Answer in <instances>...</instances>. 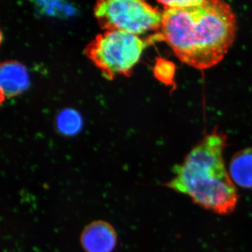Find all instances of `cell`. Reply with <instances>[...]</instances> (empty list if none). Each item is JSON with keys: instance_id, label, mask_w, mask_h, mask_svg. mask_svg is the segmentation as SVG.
I'll return each instance as SVG.
<instances>
[{"instance_id": "5", "label": "cell", "mask_w": 252, "mask_h": 252, "mask_svg": "<svg viewBox=\"0 0 252 252\" xmlns=\"http://www.w3.org/2000/svg\"><path fill=\"white\" fill-rule=\"evenodd\" d=\"M117 233L108 223L97 220L88 225L81 237L86 252H111L117 244Z\"/></svg>"}, {"instance_id": "7", "label": "cell", "mask_w": 252, "mask_h": 252, "mask_svg": "<svg viewBox=\"0 0 252 252\" xmlns=\"http://www.w3.org/2000/svg\"><path fill=\"white\" fill-rule=\"evenodd\" d=\"M228 173L234 185L252 189V147L243 149L233 156Z\"/></svg>"}, {"instance_id": "3", "label": "cell", "mask_w": 252, "mask_h": 252, "mask_svg": "<svg viewBox=\"0 0 252 252\" xmlns=\"http://www.w3.org/2000/svg\"><path fill=\"white\" fill-rule=\"evenodd\" d=\"M146 45L139 36L109 30L95 38L87 53L106 76L112 77L130 73L140 61Z\"/></svg>"}, {"instance_id": "4", "label": "cell", "mask_w": 252, "mask_h": 252, "mask_svg": "<svg viewBox=\"0 0 252 252\" xmlns=\"http://www.w3.org/2000/svg\"><path fill=\"white\" fill-rule=\"evenodd\" d=\"M94 11L96 18L107 31L116 30L139 36L161 26L162 14L144 1H100Z\"/></svg>"}, {"instance_id": "10", "label": "cell", "mask_w": 252, "mask_h": 252, "mask_svg": "<svg viewBox=\"0 0 252 252\" xmlns=\"http://www.w3.org/2000/svg\"><path fill=\"white\" fill-rule=\"evenodd\" d=\"M204 0H173V1H158L165 9H184L198 6Z\"/></svg>"}, {"instance_id": "9", "label": "cell", "mask_w": 252, "mask_h": 252, "mask_svg": "<svg viewBox=\"0 0 252 252\" xmlns=\"http://www.w3.org/2000/svg\"><path fill=\"white\" fill-rule=\"evenodd\" d=\"M154 73L158 80L165 84H172L175 78V64L166 60L158 59L154 66Z\"/></svg>"}, {"instance_id": "1", "label": "cell", "mask_w": 252, "mask_h": 252, "mask_svg": "<svg viewBox=\"0 0 252 252\" xmlns=\"http://www.w3.org/2000/svg\"><path fill=\"white\" fill-rule=\"evenodd\" d=\"M160 29L182 63L204 70L219 64L233 45L236 17L225 1L204 0L188 9L164 10Z\"/></svg>"}, {"instance_id": "8", "label": "cell", "mask_w": 252, "mask_h": 252, "mask_svg": "<svg viewBox=\"0 0 252 252\" xmlns=\"http://www.w3.org/2000/svg\"><path fill=\"white\" fill-rule=\"evenodd\" d=\"M56 125L63 135H74L78 133L82 127V119L77 111L66 109L58 115Z\"/></svg>"}, {"instance_id": "2", "label": "cell", "mask_w": 252, "mask_h": 252, "mask_svg": "<svg viewBox=\"0 0 252 252\" xmlns=\"http://www.w3.org/2000/svg\"><path fill=\"white\" fill-rule=\"evenodd\" d=\"M225 146L226 137L222 132L215 130L205 136L176 167L175 176L165 186L215 213L233 212L238 195L225 168Z\"/></svg>"}, {"instance_id": "6", "label": "cell", "mask_w": 252, "mask_h": 252, "mask_svg": "<svg viewBox=\"0 0 252 252\" xmlns=\"http://www.w3.org/2000/svg\"><path fill=\"white\" fill-rule=\"evenodd\" d=\"M1 97H12L21 94L29 85L27 69L17 62H6L0 70Z\"/></svg>"}]
</instances>
